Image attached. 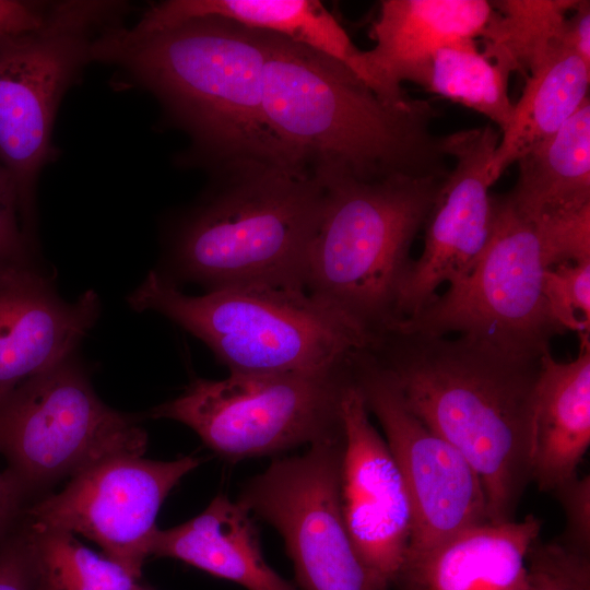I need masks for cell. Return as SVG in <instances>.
<instances>
[{
	"label": "cell",
	"instance_id": "24",
	"mask_svg": "<svg viewBox=\"0 0 590 590\" xmlns=\"http://www.w3.org/2000/svg\"><path fill=\"white\" fill-rule=\"evenodd\" d=\"M511 72L480 51L475 40H465L434 54L423 87L484 115L502 133L514 114L508 93Z\"/></svg>",
	"mask_w": 590,
	"mask_h": 590
},
{
	"label": "cell",
	"instance_id": "33",
	"mask_svg": "<svg viewBox=\"0 0 590 590\" xmlns=\"http://www.w3.org/2000/svg\"><path fill=\"white\" fill-rule=\"evenodd\" d=\"M55 5L56 2L0 0V39L43 27Z\"/></svg>",
	"mask_w": 590,
	"mask_h": 590
},
{
	"label": "cell",
	"instance_id": "31",
	"mask_svg": "<svg viewBox=\"0 0 590 590\" xmlns=\"http://www.w3.org/2000/svg\"><path fill=\"white\" fill-rule=\"evenodd\" d=\"M552 493L557 497L565 515V528L556 542L575 553L590 556L589 475H577Z\"/></svg>",
	"mask_w": 590,
	"mask_h": 590
},
{
	"label": "cell",
	"instance_id": "2",
	"mask_svg": "<svg viewBox=\"0 0 590 590\" xmlns=\"http://www.w3.org/2000/svg\"><path fill=\"white\" fill-rule=\"evenodd\" d=\"M406 408L481 479L488 521L515 520L531 482L529 451L541 358L485 343L390 331L368 347Z\"/></svg>",
	"mask_w": 590,
	"mask_h": 590
},
{
	"label": "cell",
	"instance_id": "30",
	"mask_svg": "<svg viewBox=\"0 0 590 590\" xmlns=\"http://www.w3.org/2000/svg\"><path fill=\"white\" fill-rule=\"evenodd\" d=\"M34 264L36 243L22 228L15 184L0 163V267Z\"/></svg>",
	"mask_w": 590,
	"mask_h": 590
},
{
	"label": "cell",
	"instance_id": "9",
	"mask_svg": "<svg viewBox=\"0 0 590 590\" xmlns=\"http://www.w3.org/2000/svg\"><path fill=\"white\" fill-rule=\"evenodd\" d=\"M135 416L106 405L74 354L0 402V453L28 502L110 457H142Z\"/></svg>",
	"mask_w": 590,
	"mask_h": 590
},
{
	"label": "cell",
	"instance_id": "18",
	"mask_svg": "<svg viewBox=\"0 0 590 590\" xmlns=\"http://www.w3.org/2000/svg\"><path fill=\"white\" fill-rule=\"evenodd\" d=\"M542 522H484L409 555L392 590H526L527 555Z\"/></svg>",
	"mask_w": 590,
	"mask_h": 590
},
{
	"label": "cell",
	"instance_id": "22",
	"mask_svg": "<svg viewBox=\"0 0 590 590\" xmlns=\"http://www.w3.org/2000/svg\"><path fill=\"white\" fill-rule=\"evenodd\" d=\"M589 83L590 66L565 43L528 73L491 162L495 182L510 165L562 128L588 98Z\"/></svg>",
	"mask_w": 590,
	"mask_h": 590
},
{
	"label": "cell",
	"instance_id": "1",
	"mask_svg": "<svg viewBox=\"0 0 590 590\" xmlns=\"http://www.w3.org/2000/svg\"><path fill=\"white\" fill-rule=\"evenodd\" d=\"M92 60L117 66L152 93L216 170L271 164L307 170L272 131L263 109L260 31L203 16L155 32L117 23L95 39Z\"/></svg>",
	"mask_w": 590,
	"mask_h": 590
},
{
	"label": "cell",
	"instance_id": "34",
	"mask_svg": "<svg viewBox=\"0 0 590 590\" xmlns=\"http://www.w3.org/2000/svg\"><path fill=\"white\" fill-rule=\"evenodd\" d=\"M564 25L563 40L590 66V2L577 0Z\"/></svg>",
	"mask_w": 590,
	"mask_h": 590
},
{
	"label": "cell",
	"instance_id": "14",
	"mask_svg": "<svg viewBox=\"0 0 590 590\" xmlns=\"http://www.w3.org/2000/svg\"><path fill=\"white\" fill-rule=\"evenodd\" d=\"M499 138L489 125L444 135L455 167L441 180L425 221L423 251L400 290L391 329L428 304L442 283L462 281L482 257L495 219L489 166Z\"/></svg>",
	"mask_w": 590,
	"mask_h": 590
},
{
	"label": "cell",
	"instance_id": "13",
	"mask_svg": "<svg viewBox=\"0 0 590 590\" xmlns=\"http://www.w3.org/2000/svg\"><path fill=\"white\" fill-rule=\"evenodd\" d=\"M200 463L193 456L173 461L110 457L72 476L62 491L27 505L23 515L33 523L86 536L140 579L163 502Z\"/></svg>",
	"mask_w": 590,
	"mask_h": 590
},
{
	"label": "cell",
	"instance_id": "25",
	"mask_svg": "<svg viewBox=\"0 0 590 590\" xmlns=\"http://www.w3.org/2000/svg\"><path fill=\"white\" fill-rule=\"evenodd\" d=\"M577 0L494 1L495 15L482 37L483 54L524 75L558 45Z\"/></svg>",
	"mask_w": 590,
	"mask_h": 590
},
{
	"label": "cell",
	"instance_id": "16",
	"mask_svg": "<svg viewBox=\"0 0 590 590\" xmlns=\"http://www.w3.org/2000/svg\"><path fill=\"white\" fill-rule=\"evenodd\" d=\"M99 311L93 290L66 302L37 264L0 267V402L74 354Z\"/></svg>",
	"mask_w": 590,
	"mask_h": 590
},
{
	"label": "cell",
	"instance_id": "21",
	"mask_svg": "<svg viewBox=\"0 0 590 590\" xmlns=\"http://www.w3.org/2000/svg\"><path fill=\"white\" fill-rule=\"evenodd\" d=\"M203 16H219L280 35L341 61L353 72L362 51L316 0H168L150 7L131 27L155 32Z\"/></svg>",
	"mask_w": 590,
	"mask_h": 590
},
{
	"label": "cell",
	"instance_id": "26",
	"mask_svg": "<svg viewBox=\"0 0 590 590\" xmlns=\"http://www.w3.org/2000/svg\"><path fill=\"white\" fill-rule=\"evenodd\" d=\"M25 526L33 559V590L141 589L140 579L82 544L73 533L27 519Z\"/></svg>",
	"mask_w": 590,
	"mask_h": 590
},
{
	"label": "cell",
	"instance_id": "19",
	"mask_svg": "<svg viewBox=\"0 0 590 590\" xmlns=\"http://www.w3.org/2000/svg\"><path fill=\"white\" fill-rule=\"evenodd\" d=\"M590 445V352L581 347L570 362L551 352L541 358L534 389L530 475L539 489L553 492L577 476Z\"/></svg>",
	"mask_w": 590,
	"mask_h": 590
},
{
	"label": "cell",
	"instance_id": "5",
	"mask_svg": "<svg viewBox=\"0 0 590 590\" xmlns=\"http://www.w3.org/2000/svg\"><path fill=\"white\" fill-rule=\"evenodd\" d=\"M324 187L304 290L376 339L396 321L400 290L441 180L394 175L362 180L314 173Z\"/></svg>",
	"mask_w": 590,
	"mask_h": 590
},
{
	"label": "cell",
	"instance_id": "11",
	"mask_svg": "<svg viewBox=\"0 0 590 590\" xmlns=\"http://www.w3.org/2000/svg\"><path fill=\"white\" fill-rule=\"evenodd\" d=\"M343 435L275 458L237 503L282 536L299 590H391L358 556L340 500Z\"/></svg>",
	"mask_w": 590,
	"mask_h": 590
},
{
	"label": "cell",
	"instance_id": "6",
	"mask_svg": "<svg viewBox=\"0 0 590 590\" xmlns=\"http://www.w3.org/2000/svg\"><path fill=\"white\" fill-rule=\"evenodd\" d=\"M205 343L231 374L311 373L349 364L375 339L302 290L232 287L189 296L150 271L128 296Z\"/></svg>",
	"mask_w": 590,
	"mask_h": 590
},
{
	"label": "cell",
	"instance_id": "35",
	"mask_svg": "<svg viewBox=\"0 0 590 590\" xmlns=\"http://www.w3.org/2000/svg\"><path fill=\"white\" fill-rule=\"evenodd\" d=\"M27 500L14 479L0 471V544L14 530Z\"/></svg>",
	"mask_w": 590,
	"mask_h": 590
},
{
	"label": "cell",
	"instance_id": "7",
	"mask_svg": "<svg viewBox=\"0 0 590 590\" xmlns=\"http://www.w3.org/2000/svg\"><path fill=\"white\" fill-rule=\"evenodd\" d=\"M119 1H57L47 23L0 39V163L16 187L20 219L36 243L35 191L55 155L52 129L59 105L106 27L120 23Z\"/></svg>",
	"mask_w": 590,
	"mask_h": 590
},
{
	"label": "cell",
	"instance_id": "36",
	"mask_svg": "<svg viewBox=\"0 0 590 590\" xmlns=\"http://www.w3.org/2000/svg\"><path fill=\"white\" fill-rule=\"evenodd\" d=\"M140 590H153L151 587H148L145 585H142Z\"/></svg>",
	"mask_w": 590,
	"mask_h": 590
},
{
	"label": "cell",
	"instance_id": "17",
	"mask_svg": "<svg viewBox=\"0 0 590 590\" xmlns=\"http://www.w3.org/2000/svg\"><path fill=\"white\" fill-rule=\"evenodd\" d=\"M495 15L485 0H384L355 74L382 101L411 103L404 81L424 85L434 54L442 47L482 37Z\"/></svg>",
	"mask_w": 590,
	"mask_h": 590
},
{
	"label": "cell",
	"instance_id": "20",
	"mask_svg": "<svg viewBox=\"0 0 590 590\" xmlns=\"http://www.w3.org/2000/svg\"><path fill=\"white\" fill-rule=\"evenodd\" d=\"M151 556L182 560L248 590H299L266 563L252 516L224 494L187 522L158 529Z\"/></svg>",
	"mask_w": 590,
	"mask_h": 590
},
{
	"label": "cell",
	"instance_id": "4",
	"mask_svg": "<svg viewBox=\"0 0 590 590\" xmlns=\"http://www.w3.org/2000/svg\"><path fill=\"white\" fill-rule=\"evenodd\" d=\"M221 181L180 222L170 246L178 279L208 292L247 286L304 290L324 197L311 170L251 164Z\"/></svg>",
	"mask_w": 590,
	"mask_h": 590
},
{
	"label": "cell",
	"instance_id": "8",
	"mask_svg": "<svg viewBox=\"0 0 590 590\" xmlns=\"http://www.w3.org/2000/svg\"><path fill=\"white\" fill-rule=\"evenodd\" d=\"M351 363L322 371L198 378L149 416L187 425L234 462L309 447L343 435L341 402Z\"/></svg>",
	"mask_w": 590,
	"mask_h": 590
},
{
	"label": "cell",
	"instance_id": "29",
	"mask_svg": "<svg viewBox=\"0 0 590 590\" xmlns=\"http://www.w3.org/2000/svg\"><path fill=\"white\" fill-rule=\"evenodd\" d=\"M548 268L590 262V205L532 223Z\"/></svg>",
	"mask_w": 590,
	"mask_h": 590
},
{
	"label": "cell",
	"instance_id": "27",
	"mask_svg": "<svg viewBox=\"0 0 590 590\" xmlns=\"http://www.w3.org/2000/svg\"><path fill=\"white\" fill-rule=\"evenodd\" d=\"M543 295L552 319L564 331L578 332L582 346L589 345L590 262H565L546 269Z\"/></svg>",
	"mask_w": 590,
	"mask_h": 590
},
{
	"label": "cell",
	"instance_id": "3",
	"mask_svg": "<svg viewBox=\"0 0 590 590\" xmlns=\"http://www.w3.org/2000/svg\"><path fill=\"white\" fill-rule=\"evenodd\" d=\"M260 33L264 114L303 166L362 180L448 174L449 156L444 137L430 130L435 111L428 102L390 105L341 61Z\"/></svg>",
	"mask_w": 590,
	"mask_h": 590
},
{
	"label": "cell",
	"instance_id": "32",
	"mask_svg": "<svg viewBox=\"0 0 590 590\" xmlns=\"http://www.w3.org/2000/svg\"><path fill=\"white\" fill-rule=\"evenodd\" d=\"M0 590H33V559L25 523L0 544Z\"/></svg>",
	"mask_w": 590,
	"mask_h": 590
},
{
	"label": "cell",
	"instance_id": "12",
	"mask_svg": "<svg viewBox=\"0 0 590 590\" xmlns=\"http://www.w3.org/2000/svg\"><path fill=\"white\" fill-rule=\"evenodd\" d=\"M352 376L368 412L382 427L410 496L413 532L408 556L487 522L486 496L477 473L406 408L393 380L367 347L353 356Z\"/></svg>",
	"mask_w": 590,
	"mask_h": 590
},
{
	"label": "cell",
	"instance_id": "10",
	"mask_svg": "<svg viewBox=\"0 0 590 590\" xmlns=\"http://www.w3.org/2000/svg\"><path fill=\"white\" fill-rule=\"evenodd\" d=\"M546 269L534 225L507 194L495 197L492 235L474 269L388 332L457 333L512 356L539 359L551 352L552 339L565 332L543 295Z\"/></svg>",
	"mask_w": 590,
	"mask_h": 590
},
{
	"label": "cell",
	"instance_id": "15",
	"mask_svg": "<svg viewBox=\"0 0 590 590\" xmlns=\"http://www.w3.org/2000/svg\"><path fill=\"white\" fill-rule=\"evenodd\" d=\"M341 412L344 445L340 500L352 543L367 568L391 590L413 532L410 496L386 439L373 425L353 376Z\"/></svg>",
	"mask_w": 590,
	"mask_h": 590
},
{
	"label": "cell",
	"instance_id": "23",
	"mask_svg": "<svg viewBox=\"0 0 590 590\" xmlns=\"http://www.w3.org/2000/svg\"><path fill=\"white\" fill-rule=\"evenodd\" d=\"M517 164L518 179L507 197L529 222L590 205L589 97L556 133Z\"/></svg>",
	"mask_w": 590,
	"mask_h": 590
},
{
	"label": "cell",
	"instance_id": "28",
	"mask_svg": "<svg viewBox=\"0 0 590 590\" xmlns=\"http://www.w3.org/2000/svg\"><path fill=\"white\" fill-rule=\"evenodd\" d=\"M526 590H590V556L538 539L527 555Z\"/></svg>",
	"mask_w": 590,
	"mask_h": 590
}]
</instances>
